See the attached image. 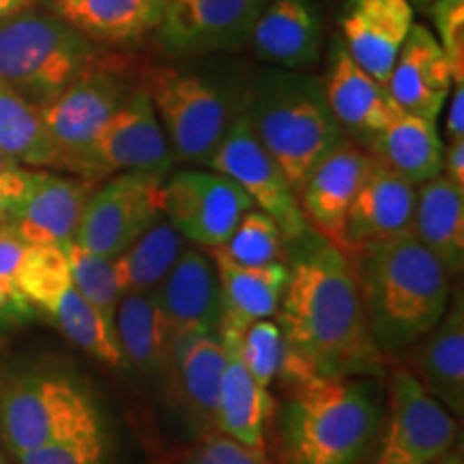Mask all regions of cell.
<instances>
[{"label": "cell", "instance_id": "cell-49", "mask_svg": "<svg viewBox=\"0 0 464 464\" xmlns=\"http://www.w3.org/2000/svg\"><path fill=\"white\" fill-rule=\"evenodd\" d=\"M0 464H11V460H9V456L5 454V450L0 448Z\"/></svg>", "mask_w": 464, "mask_h": 464}, {"label": "cell", "instance_id": "cell-7", "mask_svg": "<svg viewBox=\"0 0 464 464\" xmlns=\"http://www.w3.org/2000/svg\"><path fill=\"white\" fill-rule=\"evenodd\" d=\"M136 86V69L131 72V63L108 52L100 65L39 108L56 150L54 168L92 181V144Z\"/></svg>", "mask_w": 464, "mask_h": 464}, {"label": "cell", "instance_id": "cell-26", "mask_svg": "<svg viewBox=\"0 0 464 464\" xmlns=\"http://www.w3.org/2000/svg\"><path fill=\"white\" fill-rule=\"evenodd\" d=\"M224 362V346L218 332L183 335L172 342L166 376L170 379L174 400L189 420L198 423L200 430L216 428Z\"/></svg>", "mask_w": 464, "mask_h": 464}, {"label": "cell", "instance_id": "cell-10", "mask_svg": "<svg viewBox=\"0 0 464 464\" xmlns=\"http://www.w3.org/2000/svg\"><path fill=\"white\" fill-rule=\"evenodd\" d=\"M164 179L147 172L112 174L86 200L73 241L114 258L164 219Z\"/></svg>", "mask_w": 464, "mask_h": 464}, {"label": "cell", "instance_id": "cell-40", "mask_svg": "<svg viewBox=\"0 0 464 464\" xmlns=\"http://www.w3.org/2000/svg\"><path fill=\"white\" fill-rule=\"evenodd\" d=\"M33 168H15V170L0 174V230L11 222L17 207L24 198L28 183H31Z\"/></svg>", "mask_w": 464, "mask_h": 464}, {"label": "cell", "instance_id": "cell-8", "mask_svg": "<svg viewBox=\"0 0 464 464\" xmlns=\"http://www.w3.org/2000/svg\"><path fill=\"white\" fill-rule=\"evenodd\" d=\"M102 428L92 398L58 372H26L0 392V440L11 456Z\"/></svg>", "mask_w": 464, "mask_h": 464}, {"label": "cell", "instance_id": "cell-3", "mask_svg": "<svg viewBox=\"0 0 464 464\" xmlns=\"http://www.w3.org/2000/svg\"><path fill=\"white\" fill-rule=\"evenodd\" d=\"M286 464H357L381 426L372 376H314L274 411Z\"/></svg>", "mask_w": 464, "mask_h": 464}, {"label": "cell", "instance_id": "cell-45", "mask_svg": "<svg viewBox=\"0 0 464 464\" xmlns=\"http://www.w3.org/2000/svg\"><path fill=\"white\" fill-rule=\"evenodd\" d=\"M34 3H37V0H0V20H5V17L14 15L22 9L33 7Z\"/></svg>", "mask_w": 464, "mask_h": 464}, {"label": "cell", "instance_id": "cell-22", "mask_svg": "<svg viewBox=\"0 0 464 464\" xmlns=\"http://www.w3.org/2000/svg\"><path fill=\"white\" fill-rule=\"evenodd\" d=\"M409 370L454 417L464 415V299L451 295L440 321L406 348Z\"/></svg>", "mask_w": 464, "mask_h": 464}, {"label": "cell", "instance_id": "cell-12", "mask_svg": "<svg viewBox=\"0 0 464 464\" xmlns=\"http://www.w3.org/2000/svg\"><path fill=\"white\" fill-rule=\"evenodd\" d=\"M207 168L226 174L239 185L252 198L254 207L276 219L286 243H293L312 228L301 211L297 191L260 144L243 112L232 121Z\"/></svg>", "mask_w": 464, "mask_h": 464}, {"label": "cell", "instance_id": "cell-36", "mask_svg": "<svg viewBox=\"0 0 464 464\" xmlns=\"http://www.w3.org/2000/svg\"><path fill=\"white\" fill-rule=\"evenodd\" d=\"M239 351L258 385L269 390L276 382L284 362V353H286V340H284L280 324L271 318L247 323L241 329Z\"/></svg>", "mask_w": 464, "mask_h": 464}, {"label": "cell", "instance_id": "cell-28", "mask_svg": "<svg viewBox=\"0 0 464 464\" xmlns=\"http://www.w3.org/2000/svg\"><path fill=\"white\" fill-rule=\"evenodd\" d=\"M411 232L443 265L451 280L464 266V188L443 172L417 185V202Z\"/></svg>", "mask_w": 464, "mask_h": 464}, {"label": "cell", "instance_id": "cell-2", "mask_svg": "<svg viewBox=\"0 0 464 464\" xmlns=\"http://www.w3.org/2000/svg\"><path fill=\"white\" fill-rule=\"evenodd\" d=\"M382 357H396L440 321L451 277L411 230L346 252Z\"/></svg>", "mask_w": 464, "mask_h": 464}, {"label": "cell", "instance_id": "cell-16", "mask_svg": "<svg viewBox=\"0 0 464 464\" xmlns=\"http://www.w3.org/2000/svg\"><path fill=\"white\" fill-rule=\"evenodd\" d=\"M95 185L97 181L82 177H61L45 172V168H33L24 198L3 230L26 246L65 247L73 241Z\"/></svg>", "mask_w": 464, "mask_h": 464}, {"label": "cell", "instance_id": "cell-39", "mask_svg": "<svg viewBox=\"0 0 464 464\" xmlns=\"http://www.w3.org/2000/svg\"><path fill=\"white\" fill-rule=\"evenodd\" d=\"M454 84L464 82V0H434L428 7Z\"/></svg>", "mask_w": 464, "mask_h": 464}, {"label": "cell", "instance_id": "cell-35", "mask_svg": "<svg viewBox=\"0 0 464 464\" xmlns=\"http://www.w3.org/2000/svg\"><path fill=\"white\" fill-rule=\"evenodd\" d=\"M286 246L280 226L260 208H249L235 226L228 241L222 246L226 256L246 266H263L282 263V249Z\"/></svg>", "mask_w": 464, "mask_h": 464}, {"label": "cell", "instance_id": "cell-27", "mask_svg": "<svg viewBox=\"0 0 464 464\" xmlns=\"http://www.w3.org/2000/svg\"><path fill=\"white\" fill-rule=\"evenodd\" d=\"M44 5L92 44L125 48L158 31L166 0H44Z\"/></svg>", "mask_w": 464, "mask_h": 464}, {"label": "cell", "instance_id": "cell-47", "mask_svg": "<svg viewBox=\"0 0 464 464\" xmlns=\"http://www.w3.org/2000/svg\"><path fill=\"white\" fill-rule=\"evenodd\" d=\"M15 168H20V164H15V161L11 160L9 155L5 153L3 149H0V174H5V172H11V170H15Z\"/></svg>", "mask_w": 464, "mask_h": 464}, {"label": "cell", "instance_id": "cell-23", "mask_svg": "<svg viewBox=\"0 0 464 464\" xmlns=\"http://www.w3.org/2000/svg\"><path fill=\"white\" fill-rule=\"evenodd\" d=\"M417 185L372 158L344 224V252L411 230Z\"/></svg>", "mask_w": 464, "mask_h": 464}, {"label": "cell", "instance_id": "cell-11", "mask_svg": "<svg viewBox=\"0 0 464 464\" xmlns=\"http://www.w3.org/2000/svg\"><path fill=\"white\" fill-rule=\"evenodd\" d=\"M456 417L443 409L409 368H393L387 423L374 464H434L454 448Z\"/></svg>", "mask_w": 464, "mask_h": 464}, {"label": "cell", "instance_id": "cell-34", "mask_svg": "<svg viewBox=\"0 0 464 464\" xmlns=\"http://www.w3.org/2000/svg\"><path fill=\"white\" fill-rule=\"evenodd\" d=\"M65 254L73 286L106 321L114 324L116 307L125 295L119 274H116L114 258L92 254L89 249L80 247L75 241L65 246Z\"/></svg>", "mask_w": 464, "mask_h": 464}, {"label": "cell", "instance_id": "cell-20", "mask_svg": "<svg viewBox=\"0 0 464 464\" xmlns=\"http://www.w3.org/2000/svg\"><path fill=\"white\" fill-rule=\"evenodd\" d=\"M372 155L344 140L318 161L299 191L301 211L312 228L340 249L344 247V224Z\"/></svg>", "mask_w": 464, "mask_h": 464}, {"label": "cell", "instance_id": "cell-6", "mask_svg": "<svg viewBox=\"0 0 464 464\" xmlns=\"http://www.w3.org/2000/svg\"><path fill=\"white\" fill-rule=\"evenodd\" d=\"M136 80L153 103L172 160L207 168L237 116L216 82L168 65H142Z\"/></svg>", "mask_w": 464, "mask_h": 464}, {"label": "cell", "instance_id": "cell-44", "mask_svg": "<svg viewBox=\"0 0 464 464\" xmlns=\"http://www.w3.org/2000/svg\"><path fill=\"white\" fill-rule=\"evenodd\" d=\"M443 174L464 188V140H451L443 150Z\"/></svg>", "mask_w": 464, "mask_h": 464}, {"label": "cell", "instance_id": "cell-21", "mask_svg": "<svg viewBox=\"0 0 464 464\" xmlns=\"http://www.w3.org/2000/svg\"><path fill=\"white\" fill-rule=\"evenodd\" d=\"M340 26L348 56L387 86L393 61L413 26L409 0H346Z\"/></svg>", "mask_w": 464, "mask_h": 464}, {"label": "cell", "instance_id": "cell-15", "mask_svg": "<svg viewBox=\"0 0 464 464\" xmlns=\"http://www.w3.org/2000/svg\"><path fill=\"white\" fill-rule=\"evenodd\" d=\"M266 0H166L158 26L161 50L172 56H198L235 48Z\"/></svg>", "mask_w": 464, "mask_h": 464}, {"label": "cell", "instance_id": "cell-48", "mask_svg": "<svg viewBox=\"0 0 464 464\" xmlns=\"http://www.w3.org/2000/svg\"><path fill=\"white\" fill-rule=\"evenodd\" d=\"M409 3H411V7H417V9H421V11H428V7H430L434 0H409Z\"/></svg>", "mask_w": 464, "mask_h": 464}, {"label": "cell", "instance_id": "cell-13", "mask_svg": "<svg viewBox=\"0 0 464 464\" xmlns=\"http://www.w3.org/2000/svg\"><path fill=\"white\" fill-rule=\"evenodd\" d=\"M164 218L198 247H222L243 213L256 208L249 196L222 172L185 168L164 179Z\"/></svg>", "mask_w": 464, "mask_h": 464}, {"label": "cell", "instance_id": "cell-29", "mask_svg": "<svg viewBox=\"0 0 464 464\" xmlns=\"http://www.w3.org/2000/svg\"><path fill=\"white\" fill-rule=\"evenodd\" d=\"M114 334L123 363L144 376H166L172 334L155 288L123 295L114 314Z\"/></svg>", "mask_w": 464, "mask_h": 464}, {"label": "cell", "instance_id": "cell-32", "mask_svg": "<svg viewBox=\"0 0 464 464\" xmlns=\"http://www.w3.org/2000/svg\"><path fill=\"white\" fill-rule=\"evenodd\" d=\"M188 246L181 232L168 222L160 219L153 228H149L138 241H133L125 252L114 256L116 274L125 293L158 288L161 280L181 256Z\"/></svg>", "mask_w": 464, "mask_h": 464}, {"label": "cell", "instance_id": "cell-46", "mask_svg": "<svg viewBox=\"0 0 464 464\" xmlns=\"http://www.w3.org/2000/svg\"><path fill=\"white\" fill-rule=\"evenodd\" d=\"M434 464H464V458H462V450L458 448V450H454L451 448L448 454H445L443 458H439L437 462Z\"/></svg>", "mask_w": 464, "mask_h": 464}, {"label": "cell", "instance_id": "cell-19", "mask_svg": "<svg viewBox=\"0 0 464 464\" xmlns=\"http://www.w3.org/2000/svg\"><path fill=\"white\" fill-rule=\"evenodd\" d=\"M172 342L183 335L216 334L222 316L218 266L211 254L185 246L181 256L155 288Z\"/></svg>", "mask_w": 464, "mask_h": 464}, {"label": "cell", "instance_id": "cell-30", "mask_svg": "<svg viewBox=\"0 0 464 464\" xmlns=\"http://www.w3.org/2000/svg\"><path fill=\"white\" fill-rule=\"evenodd\" d=\"M443 150L437 121L400 112L376 133L368 153L409 183L421 185L443 172Z\"/></svg>", "mask_w": 464, "mask_h": 464}, {"label": "cell", "instance_id": "cell-4", "mask_svg": "<svg viewBox=\"0 0 464 464\" xmlns=\"http://www.w3.org/2000/svg\"><path fill=\"white\" fill-rule=\"evenodd\" d=\"M243 114L266 153L286 174L297 198L318 161L346 140L324 100L321 80L297 69L260 75Z\"/></svg>", "mask_w": 464, "mask_h": 464}, {"label": "cell", "instance_id": "cell-14", "mask_svg": "<svg viewBox=\"0 0 464 464\" xmlns=\"http://www.w3.org/2000/svg\"><path fill=\"white\" fill-rule=\"evenodd\" d=\"M174 164L166 133L153 103L140 84L123 106L110 116L92 144L91 179L112 177L119 172H147L168 177Z\"/></svg>", "mask_w": 464, "mask_h": 464}, {"label": "cell", "instance_id": "cell-31", "mask_svg": "<svg viewBox=\"0 0 464 464\" xmlns=\"http://www.w3.org/2000/svg\"><path fill=\"white\" fill-rule=\"evenodd\" d=\"M218 266L222 314L239 323L260 318H274L288 284V266L271 263L263 266H246L226 256L222 247L208 249Z\"/></svg>", "mask_w": 464, "mask_h": 464}, {"label": "cell", "instance_id": "cell-9", "mask_svg": "<svg viewBox=\"0 0 464 464\" xmlns=\"http://www.w3.org/2000/svg\"><path fill=\"white\" fill-rule=\"evenodd\" d=\"M15 288L33 310L48 316L73 346L110 368L123 365L114 324L106 321L73 286L65 247L28 246L26 256L17 269Z\"/></svg>", "mask_w": 464, "mask_h": 464}, {"label": "cell", "instance_id": "cell-43", "mask_svg": "<svg viewBox=\"0 0 464 464\" xmlns=\"http://www.w3.org/2000/svg\"><path fill=\"white\" fill-rule=\"evenodd\" d=\"M448 119H445V131H448V142L464 140V82L451 84L448 95Z\"/></svg>", "mask_w": 464, "mask_h": 464}, {"label": "cell", "instance_id": "cell-24", "mask_svg": "<svg viewBox=\"0 0 464 464\" xmlns=\"http://www.w3.org/2000/svg\"><path fill=\"white\" fill-rule=\"evenodd\" d=\"M451 84L450 63L434 33L426 24L413 22L387 78L392 100L404 112L437 121Z\"/></svg>", "mask_w": 464, "mask_h": 464}, {"label": "cell", "instance_id": "cell-41", "mask_svg": "<svg viewBox=\"0 0 464 464\" xmlns=\"http://www.w3.org/2000/svg\"><path fill=\"white\" fill-rule=\"evenodd\" d=\"M28 246L7 230H0V284L15 288V276L22 260L26 256Z\"/></svg>", "mask_w": 464, "mask_h": 464}, {"label": "cell", "instance_id": "cell-38", "mask_svg": "<svg viewBox=\"0 0 464 464\" xmlns=\"http://www.w3.org/2000/svg\"><path fill=\"white\" fill-rule=\"evenodd\" d=\"M179 464H271L265 450L249 448L218 428H205L194 445L183 450Z\"/></svg>", "mask_w": 464, "mask_h": 464}, {"label": "cell", "instance_id": "cell-33", "mask_svg": "<svg viewBox=\"0 0 464 464\" xmlns=\"http://www.w3.org/2000/svg\"><path fill=\"white\" fill-rule=\"evenodd\" d=\"M0 149L24 168H54L56 150L42 110L0 84Z\"/></svg>", "mask_w": 464, "mask_h": 464}, {"label": "cell", "instance_id": "cell-25", "mask_svg": "<svg viewBox=\"0 0 464 464\" xmlns=\"http://www.w3.org/2000/svg\"><path fill=\"white\" fill-rule=\"evenodd\" d=\"M321 37L314 0H271L254 20L247 42L271 65L307 69L321 56Z\"/></svg>", "mask_w": 464, "mask_h": 464}, {"label": "cell", "instance_id": "cell-42", "mask_svg": "<svg viewBox=\"0 0 464 464\" xmlns=\"http://www.w3.org/2000/svg\"><path fill=\"white\" fill-rule=\"evenodd\" d=\"M34 314L33 305L22 297L17 288H9L0 284V327L26 323Z\"/></svg>", "mask_w": 464, "mask_h": 464}, {"label": "cell", "instance_id": "cell-37", "mask_svg": "<svg viewBox=\"0 0 464 464\" xmlns=\"http://www.w3.org/2000/svg\"><path fill=\"white\" fill-rule=\"evenodd\" d=\"M17 464H106L108 448L103 428L56 440L44 448L14 454Z\"/></svg>", "mask_w": 464, "mask_h": 464}, {"label": "cell", "instance_id": "cell-18", "mask_svg": "<svg viewBox=\"0 0 464 464\" xmlns=\"http://www.w3.org/2000/svg\"><path fill=\"white\" fill-rule=\"evenodd\" d=\"M246 323L219 316L218 335L224 346V372L219 385L216 428L249 448L265 450V428L274 417L276 402L269 390L260 387L247 370L239 351V335Z\"/></svg>", "mask_w": 464, "mask_h": 464}, {"label": "cell", "instance_id": "cell-5", "mask_svg": "<svg viewBox=\"0 0 464 464\" xmlns=\"http://www.w3.org/2000/svg\"><path fill=\"white\" fill-rule=\"evenodd\" d=\"M108 52L48 9H22L0 20V84L42 108Z\"/></svg>", "mask_w": 464, "mask_h": 464}, {"label": "cell", "instance_id": "cell-17", "mask_svg": "<svg viewBox=\"0 0 464 464\" xmlns=\"http://www.w3.org/2000/svg\"><path fill=\"white\" fill-rule=\"evenodd\" d=\"M327 106L346 140L368 150L382 127L400 112L390 91L348 56L344 44L332 48L327 73L321 80Z\"/></svg>", "mask_w": 464, "mask_h": 464}, {"label": "cell", "instance_id": "cell-1", "mask_svg": "<svg viewBox=\"0 0 464 464\" xmlns=\"http://www.w3.org/2000/svg\"><path fill=\"white\" fill-rule=\"evenodd\" d=\"M288 284L277 307L284 340L318 376H385L344 249L310 228L293 241Z\"/></svg>", "mask_w": 464, "mask_h": 464}]
</instances>
